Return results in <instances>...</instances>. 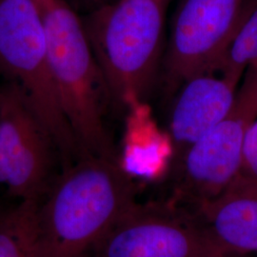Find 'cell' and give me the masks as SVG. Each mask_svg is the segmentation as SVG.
Returning <instances> with one entry per match:
<instances>
[{"mask_svg": "<svg viewBox=\"0 0 257 257\" xmlns=\"http://www.w3.org/2000/svg\"><path fill=\"white\" fill-rule=\"evenodd\" d=\"M137 188L120 164L84 156L56 177L35 212L36 257H86L136 201Z\"/></svg>", "mask_w": 257, "mask_h": 257, "instance_id": "1", "label": "cell"}, {"mask_svg": "<svg viewBox=\"0 0 257 257\" xmlns=\"http://www.w3.org/2000/svg\"><path fill=\"white\" fill-rule=\"evenodd\" d=\"M35 1L59 100L79 146L85 156L118 160L105 122L113 103L81 17L63 0Z\"/></svg>", "mask_w": 257, "mask_h": 257, "instance_id": "2", "label": "cell"}, {"mask_svg": "<svg viewBox=\"0 0 257 257\" xmlns=\"http://www.w3.org/2000/svg\"><path fill=\"white\" fill-rule=\"evenodd\" d=\"M170 0H116L81 17L113 107L145 100L160 62Z\"/></svg>", "mask_w": 257, "mask_h": 257, "instance_id": "3", "label": "cell"}, {"mask_svg": "<svg viewBox=\"0 0 257 257\" xmlns=\"http://www.w3.org/2000/svg\"><path fill=\"white\" fill-rule=\"evenodd\" d=\"M0 76L19 90L53 138L62 170L86 156L59 100L35 0H0Z\"/></svg>", "mask_w": 257, "mask_h": 257, "instance_id": "4", "label": "cell"}, {"mask_svg": "<svg viewBox=\"0 0 257 257\" xmlns=\"http://www.w3.org/2000/svg\"><path fill=\"white\" fill-rule=\"evenodd\" d=\"M86 257H230L193 211L171 203L135 202Z\"/></svg>", "mask_w": 257, "mask_h": 257, "instance_id": "5", "label": "cell"}, {"mask_svg": "<svg viewBox=\"0 0 257 257\" xmlns=\"http://www.w3.org/2000/svg\"><path fill=\"white\" fill-rule=\"evenodd\" d=\"M61 171L53 138L22 94L0 85V189L18 203L40 201Z\"/></svg>", "mask_w": 257, "mask_h": 257, "instance_id": "6", "label": "cell"}, {"mask_svg": "<svg viewBox=\"0 0 257 257\" xmlns=\"http://www.w3.org/2000/svg\"><path fill=\"white\" fill-rule=\"evenodd\" d=\"M251 0H181L165 58L166 82L178 88L208 72L234 36Z\"/></svg>", "mask_w": 257, "mask_h": 257, "instance_id": "7", "label": "cell"}, {"mask_svg": "<svg viewBox=\"0 0 257 257\" xmlns=\"http://www.w3.org/2000/svg\"><path fill=\"white\" fill-rule=\"evenodd\" d=\"M238 84L239 80L211 70L181 85L170 118L175 162L228 114Z\"/></svg>", "mask_w": 257, "mask_h": 257, "instance_id": "8", "label": "cell"}, {"mask_svg": "<svg viewBox=\"0 0 257 257\" xmlns=\"http://www.w3.org/2000/svg\"><path fill=\"white\" fill-rule=\"evenodd\" d=\"M193 213L228 256L257 252L255 180L237 175L219 196Z\"/></svg>", "mask_w": 257, "mask_h": 257, "instance_id": "9", "label": "cell"}, {"mask_svg": "<svg viewBox=\"0 0 257 257\" xmlns=\"http://www.w3.org/2000/svg\"><path fill=\"white\" fill-rule=\"evenodd\" d=\"M37 203L19 202L9 210L0 212V257H36Z\"/></svg>", "mask_w": 257, "mask_h": 257, "instance_id": "10", "label": "cell"}, {"mask_svg": "<svg viewBox=\"0 0 257 257\" xmlns=\"http://www.w3.org/2000/svg\"><path fill=\"white\" fill-rule=\"evenodd\" d=\"M256 61L257 0H251L234 36L212 70L240 81L246 69Z\"/></svg>", "mask_w": 257, "mask_h": 257, "instance_id": "11", "label": "cell"}, {"mask_svg": "<svg viewBox=\"0 0 257 257\" xmlns=\"http://www.w3.org/2000/svg\"><path fill=\"white\" fill-rule=\"evenodd\" d=\"M238 175L257 181V119L244 138Z\"/></svg>", "mask_w": 257, "mask_h": 257, "instance_id": "12", "label": "cell"}, {"mask_svg": "<svg viewBox=\"0 0 257 257\" xmlns=\"http://www.w3.org/2000/svg\"><path fill=\"white\" fill-rule=\"evenodd\" d=\"M80 17L115 2L116 0H63Z\"/></svg>", "mask_w": 257, "mask_h": 257, "instance_id": "13", "label": "cell"}, {"mask_svg": "<svg viewBox=\"0 0 257 257\" xmlns=\"http://www.w3.org/2000/svg\"><path fill=\"white\" fill-rule=\"evenodd\" d=\"M0 212H1V211H0Z\"/></svg>", "mask_w": 257, "mask_h": 257, "instance_id": "14", "label": "cell"}]
</instances>
